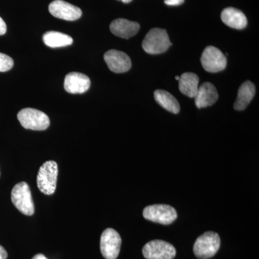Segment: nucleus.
<instances>
[{
    "instance_id": "1",
    "label": "nucleus",
    "mask_w": 259,
    "mask_h": 259,
    "mask_svg": "<svg viewBox=\"0 0 259 259\" xmlns=\"http://www.w3.org/2000/svg\"><path fill=\"white\" fill-rule=\"evenodd\" d=\"M58 165L54 161H46L40 167L37 176V185L39 190L47 195L54 194L57 184Z\"/></svg>"
},
{
    "instance_id": "2",
    "label": "nucleus",
    "mask_w": 259,
    "mask_h": 259,
    "mask_svg": "<svg viewBox=\"0 0 259 259\" xmlns=\"http://www.w3.org/2000/svg\"><path fill=\"white\" fill-rule=\"evenodd\" d=\"M171 46L166 30L153 28L148 32L143 41L142 47L147 54H160L166 52Z\"/></svg>"
},
{
    "instance_id": "3",
    "label": "nucleus",
    "mask_w": 259,
    "mask_h": 259,
    "mask_svg": "<svg viewBox=\"0 0 259 259\" xmlns=\"http://www.w3.org/2000/svg\"><path fill=\"white\" fill-rule=\"evenodd\" d=\"M221 247V238L217 233L208 231L199 236L194 245V253L197 258H212Z\"/></svg>"
},
{
    "instance_id": "4",
    "label": "nucleus",
    "mask_w": 259,
    "mask_h": 259,
    "mask_svg": "<svg viewBox=\"0 0 259 259\" xmlns=\"http://www.w3.org/2000/svg\"><path fill=\"white\" fill-rule=\"evenodd\" d=\"M11 199L15 207L23 214L31 216L35 212L31 192L26 182H22L15 185L12 190Z\"/></svg>"
},
{
    "instance_id": "5",
    "label": "nucleus",
    "mask_w": 259,
    "mask_h": 259,
    "mask_svg": "<svg viewBox=\"0 0 259 259\" xmlns=\"http://www.w3.org/2000/svg\"><path fill=\"white\" fill-rule=\"evenodd\" d=\"M18 119L25 129L45 131L50 125L49 116L36 109H23L18 112Z\"/></svg>"
},
{
    "instance_id": "6",
    "label": "nucleus",
    "mask_w": 259,
    "mask_h": 259,
    "mask_svg": "<svg viewBox=\"0 0 259 259\" xmlns=\"http://www.w3.org/2000/svg\"><path fill=\"white\" fill-rule=\"evenodd\" d=\"M143 215L145 219L162 225H170L177 218L176 209L168 204H153L145 207Z\"/></svg>"
},
{
    "instance_id": "7",
    "label": "nucleus",
    "mask_w": 259,
    "mask_h": 259,
    "mask_svg": "<svg viewBox=\"0 0 259 259\" xmlns=\"http://www.w3.org/2000/svg\"><path fill=\"white\" fill-rule=\"evenodd\" d=\"M122 240L120 234L112 228H107L100 238V250L104 258L116 259L120 251Z\"/></svg>"
},
{
    "instance_id": "8",
    "label": "nucleus",
    "mask_w": 259,
    "mask_h": 259,
    "mask_svg": "<svg viewBox=\"0 0 259 259\" xmlns=\"http://www.w3.org/2000/svg\"><path fill=\"white\" fill-rule=\"evenodd\" d=\"M143 254L146 259H173L176 256L177 251L171 243L154 240L144 245Z\"/></svg>"
},
{
    "instance_id": "9",
    "label": "nucleus",
    "mask_w": 259,
    "mask_h": 259,
    "mask_svg": "<svg viewBox=\"0 0 259 259\" xmlns=\"http://www.w3.org/2000/svg\"><path fill=\"white\" fill-rule=\"evenodd\" d=\"M201 63L205 71L211 73L219 72L226 69V56L222 51L214 47H207L201 56Z\"/></svg>"
},
{
    "instance_id": "10",
    "label": "nucleus",
    "mask_w": 259,
    "mask_h": 259,
    "mask_svg": "<svg viewBox=\"0 0 259 259\" xmlns=\"http://www.w3.org/2000/svg\"><path fill=\"white\" fill-rule=\"evenodd\" d=\"M49 10L53 16L67 21L78 20L82 15V12L79 8L63 0L52 2L49 5Z\"/></svg>"
},
{
    "instance_id": "11",
    "label": "nucleus",
    "mask_w": 259,
    "mask_h": 259,
    "mask_svg": "<svg viewBox=\"0 0 259 259\" xmlns=\"http://www.w3.org/2000/svg\"><path fill=\"white\" fill-rule=\"evenodd\" d=\"M104 59L112 72L120 74L131 69V60L125 53L117 50H110L105 53Z\"/></svg>"
},
{
    "instance_id": "12",
    "label": "nucleus",
    "mask_w": 259,
    "mask_h": 259,
    "mask_svg": "<svg viewBox=\"0 0 259 259\" xmlns=\"http://www.w3.org/2000/svg\"><path fill=\"white\" fill-rule=\"evenodd\" d=\"M91 81L87 75L79 72H71L64 79V89L71 94H82L90 89Z\"/></svg>"
},
{
    "instance_id": "13",
    "label": "nucleus",
    "mask_w": 259,
    "mask_h": 259,
    "mask_svg": "<svg viewBox=\"0 0 259 259\" xmlns=\"http://www.w3.org/2000/svg\"><path fill=\"white\" fill-rule=\"evenodd\" d=\"M110 29V31L116 36L128 39L138 33L140 30V25L136 22L119 18L112 22Z\"/></svg>"
},
{
    "instance_id": "14",
    "label": "nucleus",
    "mask_w": 259,
    "mask_h": 259,
    "mask_svg": "<svg viewBox=\"0 0 259 259\" xmlns=\"http://www.w3.org/2000/svg\"><path fill=\"white\" fill-rule=\"evenodd\" d=\"M195 105L198 108H203L214 105L218 99L215 87L212 83L205 82L199 87L195 97Z\"/></svg>"
},
{
    "instance_id": "15",
    "label": "nucleus",
    "mask_w": 259,
    "mask_h": 259,
    "mask_svg": "<svg viewBox=\"0 0 259 259\" xmlns=\"http://www.w3.org/2000/svg\"><path fill=\"white\" fill-rule=\"evenodd\" d=\"M221 20L228 26L238 30L245 28L248 23L246 17L241 10L233 8L223 10L221 13Z\"/></svg>"
},
{
    "instance_id": "16",
    "label": "nucleus",
    "mask_w": 259,
    "mask_h": 259,
    "mask_svg": "<svg viewBox=\"0 0 259 259\" xmlns=\"http://www.w3.org/2000/svg\"><path fill=\"white\" fill-rule=\"evenodd\" d=\"M255 88L251 81H245L238 90V97L234 104L235 110L242 111L245 110L255 96Z\"/></svg>"
},
{
    "instance_id": "17",
    "label": "nucleus",
    "mask_w": 259,
    "mask_h": 259,
    "mask_svg": "<svg viewBox=\"0 0 259 259\" xmlns=\"http://www.w3.org/2000/svg\"><path fill=\"white\" fill-rule=\"evenodd\" d=\"M180 90L181 93L190 98H194L199 89V77L194 73H184L180 76Z\"/></svg>"
},
{
    "instance_id": "18",
    "label": "nucleus",
    "mask_w": 259,
    "mask_h": 259,
    "mask_svg": "<svg viewBox=\"0 0 259 259\" xmlns=\"http://www.w3.org/2000/svg\"><path fill=\"white\" fill-rule=\"evenodd\" d=\"M154 97L158 105L171 113L177 114L180 111V106L176 98L165 90H158L154 93Z\"/></svg>"
},
{
    "instance_id": "19",
    "label": "nucleus",
    "mask_w": 259,
    "mask_h": 259,
    "mask_svg": "<svg viewBox=\"0 0 259 259\" xmlns=\"http://www.w3.org/2000/svg\"><path fill=\"white\" fill-rule=\"evenodd\" d=\"M42 40L47 47L60 48L67 47L73 44V38L60 32L49 31L42 36Z\"/></svg>"
},
{
    "instance_id": "20",
    "label": "nucleus",
    "mask_w": 259,
    "mask_h": 259,
    "mask_svg": "<svg viewBox=\"0 0 259 259\" xmlns=\"http://www.w3.org/2000/svg\"><path fill=\"white\" fill-rule=\"evenodd\" d=\"M14 66V61L6 54L0 53V72L10 71Z\"/></svg>"
},
{
    "instance_id": "21",
    "label": "nucleus",
    "mask_w": 259,
    "mask_h": 259,
    "mask_svg": "<svg viewBox=\"0 0 259 259\" xmlns=\"http://www.w3.org/2000/svg\"><path fill=\"white\" fill-rule=\"evenodd\" d=\"M185 0H165V4L169 6H178L183 4Z\"/></svg>"
},
{
    "instance_id": "22",
    "label": "nucleus",
    "mask_w": 259,
    "mask_h": 259,
    "mask_svg": "<svg viewBox=\"0 0 259 259\" xmlns=\"http://www.w3.org/2000/svg\"><path fill=\"white\" fill-rule=\"evenodd\" d=\"M7 31V25L6 23H5L3 19L0 17V35H4L6 33Z\"/></svg>"
},
{
    "instance_id": "23",
    "label": "nucleus",
    "mask_w": 259,
    "mask_h": 259,
    "mask_svg": "<svg viewBox=\"0 0 259 259\" xmlns=\"http://www.w3.org/2000/svg\"><path fill=\"white\" fill-rule=\"evenodd\" d=\"M8 256V252L0 245V259H7Z\"/></svg>"
},
{
    "instance_id": "24",
    "label": "nucleus",
    "mask_w": 259,
    "mask_h": 259,
    "mask_svg": "<svg viewBox=\"0 0 259 259\" xmlns=\"http://www.w3.org/2000/svg\"><path fill=\"white\" fill-rule=\"evenodd\" d=\"M32 259H48V258L44 254H41V253H39V254L35 255V256H34L33 258H32Z\"/></svg>"
},
{
    "instance_id": "25",
    "label": "nucleus",
    "mask_w": 259,
    "mask_h": 259,
    "mask_svg": "<svg viewBox=\"0 0 259 259\" xmlns=\"http://www.w3.org/2000/svg\"><path fill=\"white\" fill-rule=\"evenodd\" d=\"M121 1H122V3H131V2L132 1V0H121Z\"/></svg>"
},
{
    "instance_id": "26",
    "label": "nucleus",
    "mask_w": 259,
    "mask_h": 259,
    "mask_svg": "<svg viewBox=\"0 0 259 259\" xmlns=\"http://www.w3.org/2000/svg\"><path fill=\"white\" fill-rule=\"evenodd\" d=\"M175 79H176L177 80H178V81H179V80H180V76H176V77H175Z\"/></svg>"
}]
</instances>
